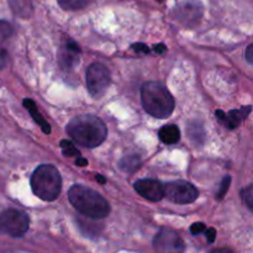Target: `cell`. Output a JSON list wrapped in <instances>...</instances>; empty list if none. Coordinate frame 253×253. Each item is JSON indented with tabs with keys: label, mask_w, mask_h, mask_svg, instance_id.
Here are the masks:
<instances>
[{
	"label": "cell",
	"mask_w": 253,
	"mask_h": 253,
	"mask_svg": "<svg viewBox=\"0 0 253 253\" xmlns=\"http://www.w3.org/2000/svg\"><path fill=\"white\" fill-rule=\"evenodd\" d=\"M67 133L82 147L94 148L100 146L108 136L105 124L94 115H79L67 125Z\"/></svg>",
	"instance_id": "6da1fadb"
},
{
	"label": "cell",
	"mask_w": 253,
	"mask_h": 253,
	"mask_svg": "<svg viewBox=\"0 0 253 253\" xmlns=\"http://www.w3.org/2000/svg\"><path fill=\"white\" fill-rule=\"evenodd\" d=\"M68 198L74 209L89 219H105L110 214V204L108 200L85 185L74 184L69 189Z\"/></svg>",
	"instance_id": "7a4b0ae2"
},
{
	"label": "cell",
	"mask_w": 253,
	"mask_h": 253,
	"mask_svg": "<svg viewBox=\"0 0 253 253\" xmlns=\"http://www.w3.org/2000/svg\"><path fill=\"white\" fill-rule=\"evenodd\" d=\"M141 100L146 113L157 119H166L174 110L175 101L165 84L147 82L141 88Z\"/></svg>",
	"instance_id": "3957f363"
},
{
	"label": "cell",
	"mask_w": 253,
	"mask_h": 253,
	"mask_svg": "<svg viewBox=\"0 0 253 253\" xmlns=\"http://www.w3.org/2000/svg\"><path fill=\"white\" fill-rule=\"evenodd\" d=\"M32 192L44 202H53L62 190V178L54 166L41 165L31 175Z\"/></svg>",
	"instance_id": "277c9868"
},
{
	"label": "cell",
	"mask_w": 253,
	"mask_h": 253,
	"mask_svg": "<svg viewBox=\"0 0 253 253\" xmlns=\"http://www.w3.org/2000/svg\"><path fill=\"white\" fill-rule=\"evenodd\" d=\"M30 227V219L24 211L6 209L0 214V232L11 237H22Z\"/></svg>",
	"instance_id": "5b68a950"
},
{
	"label": "cell",
	"mask_w": 253,
	"mask_h": 253,
	"mask_svg": "<svg viewBox=\"0 0 253 253\" xmlns=\"http://www.w3.org/2000/svg\"><path fill=\"white\" fill-rule=\"evenodd\" d=\"M110 83V71L104 64L93 63L86 69V89L94 99L101 98Z\"/></svg>",
	"instance_id": "8992f818"
},
{
	"label": "cell",
	"mask_w": 253,
	"mask_h": 253,
	"mask_svg": "<svg viewBox=\"0 0 253 253\" xmlns=\"http://www.w3.org/2000/svg\"><path fill=\"white\" fill-rule=\"evenodd\" d=\"M166 197L175 204H190L199 197V192L187 180H173L165 187Z\"/></svg>",
	"instance_id": "52a82bcc"
},
{
	"label": "cell",
	"mask_w": 253,
	"mask_h": 253,
	"mask_svg": "<svg viewBox=\"0 0 253 253\" xmlns=\"http://www.w3.org/2000/svg\"><path fill=\"white\" fill-rule=\"evenodd\" d=\"M174 17L184 26L192 27L199 24L203 14H204V6L200 0H182L178 2L174 7Z\"/></svg>",
	"instance_id": "ba28073f"
},
{
	"label": "cell",
	"mask_w": 253,
	"mask_h": 253,
	"mask_svg": "<svg viewBox=\"0 0 253 253\" xmlns=\"http://www.w3.org/2000/svg\"><path fill=\"white\" fill-rule=\"evenodd\" d=\"M153 247L157 252H182L184 251V242L173 230L161 229L153 239Z\"/></svg>",
	"instance_id": "9c48e42d"
},
{
	"label": "cell",
	"mask_w": 253,
	"mask_h": 253,
	"mask_svg": "<svg viewBox=\"0 0 253 253\" xmlns=\"http://www.w3.org/2000/svg\"><path fill=\"white\" fill-rule=\"evenodd\" d=\"M81 61V47L73 40H67L58 53V63L64 71H72Z\"/></svg>",
	"instance_id": "30bf717a"
},
{
	"label": "cell",
	"mask_w": 253,
	"mask_h": 253,
	"mask_svg": "<svg viewBox=\"0 0 253 253\" xmlns=\"http://www.w3.org/2000/svg\"><path fill=\"white\" fill-rule=\"evenodd\" d=\"M136 192L148 202H161L166 197L165 187L158 180L155 179H140L133 184Z\"/></svg>",
	"instance_id": "8fae6325"
},
{
	"label": "cell",
	"mask_w": 253,
	"mask_h": 253,
	"mask_svg": "<svg viewBox=\"0 0 253 253\" xmlns=\"http://www.w3.org/2000/svg\"><path fill=\"white\" fill-rule=\"evenodd\" d=\"M12 36V27L9 22L0 20V71L4 69L7 62V42Z\"/></svg>",
	"instance_id": "7c38bea8"
},
{
	"label": "cell",
	"mask_w": 253,
	"mask_h": 253,
	"mask_svg": "<svg viewBox=\"0 0 253 253\" xmlns=\"http://www.w3.org/2000/svg\"><path fill=\"white\" fill-rule=\"evenodd\" d=\"M251 110H252L251 105L242 106V108L239 109V110H231L230 113L225 114L224 118L221 119V121L225 124V126H226L227 128L234 130V128H236L237 126H239L240 124H241L242 121L250 115Z\"/></svg>",
	"instance_id": "4fadbf2b"
},
{
	"label": "cell",
	"mask_w": 253,
	"mask_h": 253,
	"mask_svg": "<svg viewBox=\"0 0 253 253\" xmlns=\"http://www.w3.org/2000/svg\"><path fill=\"white\" fill-rule=\"evenodd\" d=\"M158 136L166 145H174L180 140V130L177 125H166L160 128Z\"/></svg>",
	"instance_id": "5bb4252c"
},
{
	"label": "cell",
	"mask_w": 253,
	"mask_h": 253,
	"mask_svg": "<svg viewBox=\"0 0 253 253\" xmlns=\"http://www.w3.org/2000/svg\"><path fill=\"white\" fill-rule=\"evenodd\" d=\"M22 104H24L25 108L29 110V113L31 114L32 119H34V120L36 121V123L39 124L40 126H41L42 131H43L46 135H49V133H51V126H49L48 123L44 120L43 116H42L41 114L39 113V110H37V106H36V104H35V101L31 100V99H25V100L22 101Z\"/></svg>",
	"instance_id": "9a60e30c"
},
{
	"label": "cell",
	"mask_w": 253,
	"mask_h": 253,
	"mask_svg": "<svg viewBox=\"0 0 253 253\" xmlns=\"http://www.w3.org/2000/svg\"><path fill=\"white\" fill-rule=\"evenodd\" d=\"M9 4L12 12H14L16 16L22 17V19L30 17L32 11H34L31 0H9Z\"/></svg>",
	"instance_id": "2e32d148"
},
{
	"label": "cell",
	"mask_w": 253,
	"mask_h": 253,
	"mask_svg": "<svg viewBox=\"0 0 253 253\" xmlns=\"http://www.w3.org/2000/svg\"><path fill=\"white\" fill-rule=\"evenodd\" d=\"M142 165V160L138 155H126L119 162V168L123 172L135 173Z\"/></svg>",
	"instance_id": "e0dca14e"
},
{
	"label": "cell",
	"mask_w": 253,
	"mask_h": 253,
	"mask_svg": "<svg viewBox=\"0 0 253 253\" xmlns=\"http://www.w3.org/2000/svg\"><path fill=\"white\" fill-rule=\"evenodd\" d=\"M59 6L68 11H77L90 5L94 0H57Z\"/></svg>",
	"instance_id": "ac0fdd59"
},
{
	"label": "cell",
	"mask_w": 253,
	"mask_h": 253,
	"mask_svg": "<svg viewBox=\"0 0 253 253\" xmlns=\"http://www.w3.org/2000/svg\"><path fill=\"white\" fill-rule=\"evenodd\" d=\"M59 146H61L63 155L67 156V157H74V156L81 155V152L77 150L76 146H74L73 142H71V141L62 140L61 143H59Z\"/></svg>",
	"instance_id": "d6986e66"
},
{
	"label": "cell",
	"mask_w": 253,
	"mask_h": 253,
	"mask_svg": "<svg viewBox=\"0 0 253 253\" xmlns=\"http://www.w3.org/2000/svg\"><path fill=\"white\" fill-rule=\"evenodd\" d=\"M242 199L246 207L253 212V184L242 190Z\"/></svg>",
	"instance_id": "ffe728a7"
},
{
	"label": "cell",
	"mask_w": 253,
	"mask_h": 253,
	"mask_svg": "<svg viewBox=\"0 0 253 253\" xmlns=\"http://www.w3.org/2000/svg\"><path fill=\"white\" fill-rule=\"evenodd\" d=\"M230 184H231V177H230V175H225L224 179H222V182H221V185H220L219 190H217V194H216L217 199L219 200L224 199L225 195H226V193L229 192Z\"/></svg>",
	"instance_id": "44dd1931"
},
{
	"label": "cell",
	"mask_w": 253,
	"mask_h": 253,
	"mask_svg": "<svg viewBox=\"0 0 253 253\" xmlns=\"http://www.w3.org/2000/svg\"><path fill=\"white\" fill-rule=\"evenodd\" d=\"M207 230V226H205V224H203V222H194V224L190 226V232H192L193 235H199L202 234L203 231H205Z\"/></svg>",
	"instance_id": "7402d4cb"
},
{
	"label": "cell",
	"mask_w": 253,
	"mask_h": 253,
	"mask_svg": "<svg viewBox=\"0 0 253 253\" xmlns=\"http://www.w3.org/2000/svg\"><path fill=\"white\" fill-rule=\"evenodd\" d=\"M131 48H132L133 51L137 52V53H145V54L150 53V48H148L147 44L145 43H133L132 46H131Z\"/></svg>",
	"instance_id": "603a6c76"
},
{
	"label": "cell",
	"mask_w": 253,
	"mask_h": 253,
	"mask_svg": "<svg viewBox=\"0 0 253 253\" xmlns=\"http://www.w3.org/2000/svg\"><path fill=\"white\" fill-rule=\"evenodd\" d=\"M207 239L209 244H214L215 239H216V230L210 227V229L207 230Z\"/></svg>",
	"instance_id": "cb8c5ba5"
},
{
	"label": "cell",
	"mask_w": 253,
	"mask_h": 253,
	"mask_svg": "<svg viewBox=\"0 0 253 253\" xmlns=\"http://www.w3.org/2000/svg\"><path fill=\"white\" fill-rule=\"evenodd\" d=\"M245 56H246L247 61H249L251 64H253V43H251L249 47H247Z\"/></svg>",
	"instance_id": "d4e9b609"
},
{
	"label": "cell",
	"mask_w": 253,
	"mask_h": 253,
	"mask_svg": "<svg viewBox=\"0 0 253 253\" xmlns=\"http://www.w3.org/2000/svg\"><path fill=\"white\" fill-rule=\"evenodd\" d=\"M166 49H167V46H165L163 43L155 44V46H153V51L157 52V53H165Z\"/></svg>",
	"instance_id": "484cf974"
},
{
	"label": "cell",
	"mask_w": 253,
	"mask_h": 253,
	"mask_svg": "<svg viewBox=\"0 0 253 253\" xmlns=\"http://www.w3.org/2000/svg\"><path fill=\"white\" fill-rule=\"evenodd\" d=\"M76 165L79 166V167H85V166H88V160L78 156V158L76 160Z\"/></svg>",
	"instance_id": "4316f807"
},
{
	"label": "cell",
	"mask_w": 253,
	"mask_h": 253,
	"mask_svg": "<svg viewBox=\"0 0 253 253\" xmlns=\"http://www.w3.org/2000/svg\"><path fill=\"white\" fill-rule=\"evenodd\" d=\"M95 179L98 180V182L100 183V184H105V183H106V178L103 177V175H101V174H96L95 175Z\"/></svg>",
	"instance_id": "83f0119b"
},
{
	"label": "cell",
	"mask_w": 253,
	"mask_h": 253,
	"mask_svg": "<svg viewBox=\"0 0 253 253\" xmlns=\"http://www.w3.org/2000/svg\"><path fill=\"white\" fill-rule=\"evenodd\" d=\"M193 126H194V128H195V133H198V131H197L198 125H193ZM189 133H190V137H192V140L195 141V136H197V135H193V132H189Z\"/></svg>",
	"instance_id": "f1b7e54d"
}]
</instances>
